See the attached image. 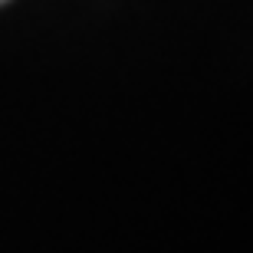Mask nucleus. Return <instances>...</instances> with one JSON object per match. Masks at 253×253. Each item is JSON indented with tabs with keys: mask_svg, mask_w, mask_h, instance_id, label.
Masks as SVG:
<instances>
[{
	"mask_svg": "<svg viewBox=\"0 0 253 253\" xmlns=\"http://www.w3.org/2000/svg\"><path fill=\"white\" fill-rule=\"evenodd\" d=\"M0 3H7V0H0Z\"/></svg>",
	"mask_w": 253,
	"mask_h": 253,
	"instance_id": "obj_1",
	"label": "nucleus"
}]
</instances>
